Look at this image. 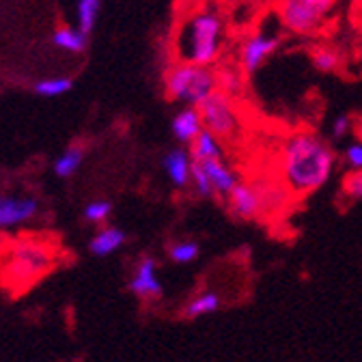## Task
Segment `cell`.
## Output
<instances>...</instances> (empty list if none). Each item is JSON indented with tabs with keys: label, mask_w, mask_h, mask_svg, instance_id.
Masks as SVG:
<instances>
[{
	"label": "cell",
	"mask_w": 362,
	"mask_h": 362,
	"mask_svg": "<svg viewBox=\"0 0 362 362\" xmlns=\"http://www.w3.org/2000/svg\"><path fill=\"white\" fill-rule=\"evenodd\" d=\"M214 90H218V71L211 65L177 61V65H173L166 74V93L175 102L199 106Z\"/></svg>",
	"instance_id": "cell-3"
},
{
	"label": "cell",
	"mask_w": 362,
	"mask_h": 362,
	"mask_svg": "<svg viewBox=\"0 0 362 362\" xmlns=\"http://www.w3.org/2000/svg\"><path fill=\"white\" fill-rule=\"evenodd\" d=\"M334 0H281V20L296 35H310L320 28Z\"/></svg>",
	"instance_id": "cell-6"
},
{
	"label": "cell",
	"mask_w": 362,
	"mask_h": 362,
	"mask_svg": "<svg viewBox=\"0 0 362 362\" xmlns=\"http://www.w3.org/2000/svg\"><path fill=\"white\" fill-rule=\"evenodd\" d=\"M242 71L235 69H220L218 71V90L226 93L229 98H238L242 93Z\"/></svg>",
	"instance_id": "cell-22"
},
{
	"label": "cell",
	"mask_w": 362,
	"mask_h": 362,
	"mask_svg": "<svg viewBox=\"0 0 362 362\" xmlns=\"http://www.w3.org/2000/svg\"><path fill=\"white\" fill-rule=\"evenodd\" d=\"M224 48V16L216 5L192 9L175 30V59L192 65H214Z\"/></svg>",
	"instance_id": "cell-2"
},
{
	"label": "cell",
	"mask_w": 362,
	"mask_h": 362,
	"mask_svg": "<svg viewBox=\"0 0 362 362\" xmlns=\"http://www.w3.org/2000/svg\"><path fill=\"white\" fill-rule=\"evenodd\" d=\"M71 88V80L69 78H48V80H41L35 84V93L43 95V98H57L63 95Z\"/></svg>",
	"instance_id": "cell-23"
},
{
	"label": "cell",
	"mask_w": 362,
	"mask_h": 362,
	"mask_svg": "<svg viewBox=\"0 0 362 362\" xmlns=\"http://www.w3.org/2000/svg\"><path fill=\"white\" fill-rule=\"evenodd\" d=\"M199 162V160H197ZM209 181H211V186H214V192L220 194V197H229L231 190L238 186V175L226 166L222 160H201Z\"/></svg>",
	"instance_id": "cell-12"
},
{
	"label": "cell",
	"mask_w": 362,
	"mask_h": 362,
	"mask_svg": "<svg viewBox=\"0 0 362 362\" xmlns=\"http://www.w3.org/2000/svg\"><path fill=\"white\" fill-rule=\"evenodd\" d=\"M358 136L362 139V123H358Z\"/></svg>",
	"instance_id": "cell-29"
},
{
	"label": "cell",
	"mask_w": 362,
	"mask_h": 362,
	"mask_svg": "<svg viewBox=\"0 0 362 362\" xmlns=\"http://www.w3.org/2000/svg\"><path fill=\"white\" fill-rule=\"evenodd\" d=\"M173 134L179 143H192L197 136L201 134L203 129V121H201V112L197 106H190V108H184L181 112L175 115L173 119Z\"/></svg>",
	"instance_id": "cell-13"
},
{
	"label": "cell",
	"mask_w": 362,
	"mask_h": 362,
	"mask_svg": "<svg viewBox=\"0 0 362 362\" xmlns=\"http://www.w3.org/2000/svg\"><path fill=\"white\" fill-rule=\"evenodd\" d=\"M220 306H222V300L216 291H203L181 308V315H184L186 320H199V317L216 313Z\"/></svg>",
	"instance_id": "cell-16"
},
{
	"label": "cell",
	"mask_w": 362,
	"mask_h": 362,
	"mask_svg": "<svg viewBox=\"0 0 362 362\" xmlns=\"http://www.w3.org/2000/svg\"><path fill=\"white\" fill-rule=\"evenodd\" d=\"M199 244L194 240H181V242H175L170 248H168V257L175 261V263H181V265H186V263H192L199 259Z\"/></svg>",
	"instance_id": "cell-21"
},
{
	"label": "cell",
	"mask_w": 362,
	"mask_h": 362,
	"mask_svg": "<svg viewBox=\"0 0 362 362\" xmlns=\"http://www.w3.org/2000/svg\"><path fill=\"white\" fill-rule=\"evenodd\" d=\"M39 211V203L30 197H0V229L28 222Z\"/></svg>",
	"instance_id": "cell-10"
},
{
	"label": "cell",
	"mask_w": 362,
	"mask_h": 362,
	"mask_svg": "<svg viewBox=\"0 0 362 362\" xmlns=\"http://www.w3.org/2000/svg\"><path fill=\"white\" fill-rule=\"evenodd\" d=\"M125 244V233L117 226H106L100 233H95V238L90 240V252L98 257H108L115 250H119Z\"/></svg>",
	"instance_id": "cell-15"
},
{
	"label": "cell",
	"mask_w": 362,
	"mask_h": 362,
	"mask_svg": "<svg viewBox=\"0 0 362 362\" xmlns=\"http://www.w3.org/2000/svg\"><path fill=\"white\" fill-rule=\"evenodd\" d=\"M281 37L276 33H255L248 37L240 50V67L246 76H252L263 67V63L279 50Z\"/></svg>",
	"instance_id": "cell-7"
},
{
	"label": "cell",
	"mask_w": 362,
	"mask_h": 362,
	"mask_svg": "<svg viewBox=\"0 0 362 362\" xmlns=\"http://www.w3.org/2000/svg\"><path fill=\"white\" fill-rule=\"evenodd\" d=\"M197 108L201 112L203 127L209 129L214 136H218L220 141H233L238 136L242 119L233 98L222 93V90H214Z\"/></svg>",
	"instance_id": "cell-5"
},
{
	"label": "cell",
	"mask_w": 362,
	"mask_h": 362,
	"mask_svg": "<svg viewBox=\"0 0 362 362\" xmlns=\"http://www.w3.org/2000/svg\"><path fill=\"white\" fill-rule=\"evenodd\" d=\"M349 125H351V119L347 117V115H341V117H337L334 121H332V139H343V136L347 134V129H349Z\"/></svg>",
	"instance_id": "cell-28"
},
{
	"label": "cell",
	"mask_w": 362,
	"mask_h": 362,
	"mask_svg": "<svg viewBox=\"0 0 362 362\" xmlns=\"http://www.w3.org/2000/svg\"><path fill=\"white\" fill-rule=\"evenodd\" d=\"M102 0H78V28L86 35L93 30Z\"/></svg>",
	"instance_id": "cell-20"
},
{
	"label": "cell",
	"mask_w": 362,
	"mask_h": 362,
	"mask_svg": "<svg viewBox=\"0 0 362 362\" xmlns=\"http://www.w3.org/2000/svg\"><path fill=\"white\" fill-rule=\"evenodd\" d=\"M52 41L57 48L65 50V52H71V54H78L86 48V33L80 30V28H59L54 35H52Z\"/></svg>",
	"instance_id": "cell-17"
},
{
	"label": "cell",
	"mask_w": 362,
	"mask_h": 362,
	"mask_svg": "<svg viewBox=\"0 0 362 362\" xmlns=\"http://www.w3.org/2000/svg\"><path fill=\"white\" fill-rule=\"evenodd\" d=\"M192 156L186 149H173L164 158V173L170 179V184L177 188H186L192 175Z\"/></svg>",
	"instance_id": "cell-11"
},
{
	"label": "cell",
	"mask_w": 362,
	"mask_h": 362,
	"mask_svg": "<svg viewBox=\"0 0 362 362\" xmlns=\"http://www.w3.org/2000/svg\"><path fill=\"white\" fill-rule=\"evenodd\" d=\"M226 201H229V211L238 220H257L263 214V199L257 184L238 181V186L226 197Z\"/></svg>",
	"instance_id": "cell-8"
},
{
	"label": "cell",
	"mask_w": 362,
	"mask_h": 362,
	"mask_svg": "<svg viewBox=\"0 0 362 362\" xmlns=\"http://www.w3.org/2000/svg\"><path fill=\"white\" fill-rule=\"evenodd\" d=\"M332 149L313 134H293L283 149V179L291 192L310 194L330 179Z\"/></svg>",
	"instance_id": "cell-1"
},
{
	"label": "cell",
	"mask_w": 362,
	"mask_h": 362,
	"mask_svg": "<svg viewBox=\"0 0 362 362\" xmlns=\"http://www.w3.org/2000/svg\"><path fill=\"white\" fill-rule=\"evenodd\" d=\"M110 209H112V205L108 201H93L84 207V218L93 224H100L110 216Z\"/></svg>",
	"instance_id": "cell-26"
},
{
	"label": "cell",
	"mask_w": 362,
	"mask_h": 362,
	"mask_svg": "<svg viewBox=\"0 0 362 362\" xmlns=\"http://www.w3.org/2000/svg\"><path fill=\"white\" fill-rule=\"evenodd\" d=\"M82 158H84V151H82L80 147H69V149H65V151L57 158V162H54V173H57L59 177H69V175H74V173L78 170V166L82 164Z\"/></svg>",
	"instance_id": "cell-19"
},
{
	"label": "cell",
	"mask_w": 362,
	"mask_h": 362,
	"mask_svg": "<svg viewBox=\"0 0 362 362\" xmlns=\"http://www.w3.org/2000/svg\"><path fill=\"white\" fill-rule=\"evenodd\" d=\"M190 156L192 160H222L224 158V149L220 145V139L214 136L209 129H201V134L190 143Z\"/></svg>",
	"instance_id": "cell-14"
},
{
	"label": "cell",
	"mask_w": 362,
	"mask_h": 362,
	"mask_svg": "<svg viewBox=\"0 0 362 362\" xmlns=\"http://www.w3.org/2000/svg\"><path fill=\"white\" fill-rule=\"evenodd\" d=\"M310 61H313V67L322 74H330L334 69H339L341 65V52L334 50V48H328V45H317L310 52Z\"/></svg>",
	"instance_id": "cell-18"
},
{
	"label": "cell",
	"mask_w": 362,
	"mask_h": 362,
	"mask_svg": "<svg viewBox=\"0 0 362 362\" xmlns=\"http://www.w3.org/2000/svg\"><path fill=\"white\" fill-rule=\"evenodd\" d=\"M190 184L194 186V192H197L201 199H209L211 194H216V192H214V186H211V181H209V177H207V173H205V168H203V164L197 162V160L192 162Z\"/></svg>",
	"instance_id": "cell-24"
},
{
	"label": "cell",
	"mask_w": 362,
	"mask_h": 362,
	"mask_svg": "<svg viewBox=\"0 0 362 362\" xmlns=\"http://www.w3.org/2000/svg\"><path fill=\"white\" fill-rule=\"evenodd\" d=\"M345 162L349 164V168H362V141L351 143L345 149Z\"/></svg>",
	"instance_id": "cell-27"
},
{
	"label": "cell",
	"mask_w": 362,
	"mask_h": 362,
	"mask_svg": "<svg viewBox=\"0 0 362 362\" xmlns=\"http://www.w3.org/2000/svg\"><path fill=\"white\" fill-rule=\"evenodd\" d=\"M341 188L349 201H362V168H351L343 177Z\"/></svg>",
	"instance_id": "cell-25"
},
{
	"label": "cell",
	"mask_w": 362,
	"mask_h": 362,
	"mask_svg": "<svg viewBox=\"0 0 362 362\" xmlns=\"http://www.w3.org/2000/svg\"><path fill=\"white\" fill-rule=\"evenodd\" d=\"M129 291L143 300H158L162 296V285L158 281V267L151 257H145L134 269L129 281Z\"/></svg>",
	"instance_id": "cell-9"
},
{
	"label": "cell",
	"mask_w": 362,
	"mask_h": 362,
	"mask_svg": "<svg viewBox=\"0 0 362 362\" xmlns=\"http://www.w3.org/2000/svg\"><path fill=\"white\" fill-rule=\"evenodd\" d=\"M54 265V255L48 244L41 242H20L16 244L3 263L5 269V279L13 283L16 287L30 285L35 283L43 272H48Z\"/></svg>",
	"instance_id": "cell-4"
}]
</instances>
